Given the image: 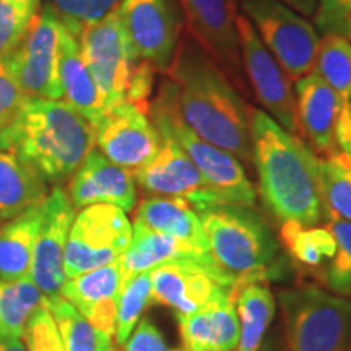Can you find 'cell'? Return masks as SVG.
<instances>
[{"label":"cell","mask_w":351,"mask_h":351,"mask_svg":"<svg viewBox=\"0 0 351 351\" xmlns=\"http://www.w3.org/2000/svg\"><path fill=\"white\" fill-rule=\"evenodd\" d=\"M166 75L176 85L184 124L202 140L251 165V109L234 83L191 34L179 39Z\"/></svg>","instance_id":"cell-1"},{"label":"cell","mask_w":351,"mask_h":351,"mask_svg":"<svg viewBox=\"0 0 351 351\" xmlns=\"http://www.w3.org/2000/svg\"><path fill=\"white\" fill-rule=\"evenodd\" d=\"M252 165L258 192L282 223L319 226L326 205L319 181V156L301 137L289 134L261 109H251Z\"/></svg>","instance_id":"cell-2"},{"label":"cell","mask_w":351,"mask_h":351,"mask_svg":"<svg viewBox=\"0 0 351 351\" xmlns=\"http://www.w3.org/2000/svg\"><path fill=\"white\" fill-rule=\"evenodd\" d=\"M95 145V127L62 99L26 96L0 132V148L15 153L46 184L72 178Z\"/></svg>","instance_id":"cell-3"},{"label":"cell","mask_w":351,"mask_h":351,"mask_svg":"<svg viewBox=\"0 0 351 351\" xmlns=\"http://www.w3.org/2000/svg\"><path fill=\"white\" fill-rule=\"evenodd\" d=\"M199 217L215 263L238 288L275 275L280 243L256 208L215 205Z\"/></svg>","instance_id":"cell-4"},{"label":"cell","mask_w":351,"mask_h":351,"mask_svg":"<svg viewBox=\"0 0 351 351\" xmlns=\"http://www.w3.org/2000/svg\"><path fill=\"white\" fill-rule=\"evenodd\" d=\"M150 119L158 134L169 135L194 161L207 186L217 195L219 205H243L256 208L257 192L238 158L202 140L184 124L178 109V93L171 80L161 83L152 103Z\"/></svg>","instance_id":"cell-5"},{"label":"cell","mask_w":351,"mask_h":351,"mask_svg":"<svg viewBox=\"0 0 351 351\" xmlns=\"http://www.w3.org/2000/svg\"><path fill=\"white\" fill-rule=\"evenodd\" d=\"M288 351H351V300L315 285L278 295Z\"/></svg>","instance_id":"cell-6"},{"label":"cell","mask_w":351,"mask_h":351,"mask_svg":"<svg viewBox=\"0 0 351 351\" xmlns=\"http://www.w3.org/2000/svg\"><path fill=\"white\" fill-rule=\"evenodd\" d=\"M245 19L291 80L313 72L319 33L280 0H238Z\"/></svg>","instance_id":"cell-7"},{"label":"cell","mask_w":351,"mask_h":351,"mask_svg":"<svg viewBox=\"0 0 351 351\" xmlns=\"http://www.w3.org/2000/svg\"><path fill=\"white\" fill-rule=\"evenodd\" d=\"M124 210L114 205H90L75 215L65 244V276L73 278L121 261L132 241Z\"/></svg>","instance_id":"cell-8"},{"label":"cell","mask_w":351,"mask_h":351,"mask_svg":"<svg viewBox=\"0 0 351 351\" xmlns=\"http://www.w3.org/2000/svg\"><path fill=\"white\" fill-rule=\"evenodd\" d=\"M59 16L51 2L36 13L15 51L5 57L13 80L25 96L44 99H62L59 80Z\"/></svg>","instance_id":"cell-9"},{"label":"cell","mask_w":351,"mask_h":351,"mask_svg":"<svg viewBox=\"0 0 351 351\" xmlns=\"http://www.w3.org/2000/svg\"><path fill=\"white\" fill-rule=\"evenodd\" d=\"M106 111L124 103L138 57L132 49L117 10L88 25L77 38Z\"/></svg>","instance_id":"cell-10"},{"label":"cell","mask_w":351,"mask_h":351,"mask_svg":"<svg viewBox=\"0 0 351 351\" xmlns=\"http://www.w3.org/2000/svg\"><path fill=\"white\" fill-rule=\"evenodd\" d=\"M236 26H238L243 69L251 82L257 101L265 108L263 112L269 114L271 119L278 122L289 134L301 137L291 78L267 49L251 21L241 13H238Z\"/></svg>","instance_id":"cell-11"},{"label":"cell","mask_w":351,"mask_h":351,"mask_svg":"<svg viewBox=\"0 0 351 351\" xmlns=\"http://www.w3.org/2000/svg\"><path fill=\"white\" fill-rule=\"evenodd\" d=\"M117 15L138 59L168 73L181 39V23L171 0H122Z\"/></svg>","instance_id":"cell-12"},{"label":"cell","mask_w":351,"mask_h":351,"mask_svg":"<svg viewBox=\"0 0 351 351\" xmlns=\"http://www.w3.org/2000/svg\"><path fill=\"white\" fill-rule=\"evenodd\" d=\"M187 32L212 57L228 78L244 90L236 0H178Z\"/></svg>","instance_id":"cell-13"},{"label":"cell","mask_w":351,"mask_h":351,"mask_svg":"<svg viewBox=\"0 0 351 351\" xmlns=\"http://www.w3.org/2000/svg\"><path fill=\"white\" fill-rule=\"evenodd\" d=\"M160 150L150 163L134 173L135 182L153 197L186 200L197 212L219 205L194 161L169 135L160 134Z\"/></svg>","instance_id":"cell-14"},{"label":"cell","mask_w":351,"mask_h":351,"mask_svg":"<svg viewBox=\"0 0 351 351\" xmlns=\"http://www.w3.org/2000/svg\"><path fill=\"white\" fill-rule=\"evenodd\" d=\"M95 132L98 150L109 161L132 173L150 163L161 145L148 109L127 101L104 112Z\"/></svg>","instance_id":"cell-15"},{"label":"cell","mask_w":351,"mask_h":351,"mask_svg":"<svg viewBox=\"0 0 351 351\" xmlns=\"http://www.w3.org/2000/svg\"><path fill=\"white\" fill-rule=\"evenodd\" d=\"M69 194L56 186L44 200L43 219L34 241L29 280L41 289L46 300L60 296L65 280V244L75 218Z\"/></svg>","instance_id":"cell-16"},{"label":"cell","mask_w":351,"mask_h":351,"mask_svg":"<svg viewBox=\"0 0 351 351\" xmlns=\"http://www.w3.org/2000/svg\"><path fill=\"white\" fill-rule=\"evenodd\" d=\"M67 194L75 210L114 205L129 213L137 205V182L132 171L112 163L93 148L70 178Z\"/></svg>","instance_id":"cell-17"},{"label":"cell","mask_w":351,"mask_h":351,"mask_svg":"<svg viewBox=\"0 0 351 351\" xmlns=\"http://www.w3.org/2000/svg\"><path fill=\"white\" fill-rule=\"evenodd\" d=\"M152 302L168 306L176 315H187L207 306L215 296L234 289L197 262L161 263L150 270Z\"/></svg>","instance_id":"cell-18"},{"label":"cell","mask_w":351,"mask_h":351,"mask_svg":"<svg viewBox=\"0 0 351 351\" xmlns=\"http://www.w3.org/2000/svg\"><path fill=\"white\" fill-rule=\"evenodd\" d=\"M295 96L301 138L320 158L339 152L337 130L348 99L337 95L314 70L296 80Z\"/></svg>","instance_id":"cell-19"},{"label":"cell","mask_w":351,"mask_h":351,"mask_svg":"<svg viewBox=\"0 0 351 351\" xmlns=\"http://www.w3.org/2000/svg\"><path fill=\"white\" fill-rule=\"evenodd\" d=\"M124 278L119 261L65 280L60 296L69 301L91 326L116 335L117 304Z\"/></svg>","instance_id":"cell-20"},{"label":"cell","mask_w":351,"mask_h":351,"mask_svg":"<svg viewBox=\"0 0 351 351\" xmlns=\"http://www.w3.org/2000/svg\"><path fill=\"white\" fill-rule=\"evenodd\" d=\"M234 291L226 289L207 306L187 315H176L186 351H234L239 340V317Z\"/></svg>","instance_id":"cell-21"},{"label":"cell","mask_w":351,"mask_h":351,"mask_svg":"<svg viewBox=\"0 0 351 351\" xmlns=\"http://www.w3.org/2000/svg\"><path fill=\"white\" fill-rule=\"evenodd\" d=\"M178 261L200 263L205 269L213 271L226 285H230L232 288L238 287L230 276L219 270L212 256H205V254L195 251L194 247L181 243V241L143 226L134 225L132 241L125 254L121 257L119 263L122 269V278H124L125 283L132 276L143 274V271H150L155 267L161 265V263Z\"/></svg>","instance_id":"cell-22"},{"label":"cell","mask_w":351,"mask_h":351,"mask_svg":"<svg viewBox=\"0 0 351 351\" xmlns=\"http://www.w3.org/2000/svg\"><path fill=\"white\" fill-rule=\"evenodd\" d=\"M59 80L62 101L82 114L91 125H96L106 112L103 98L90 69L83 59L77 38L60 26L59 38Z\"/></svg>","instance_id":"cell-23"},{"label":"cell","mask_w":351,"mask_h":351,"mask_svg":"<svg viewBox=\"0 0 351 351\" xmlns=\"http://www.w3.org/2000/svg\"><path fill=\"white\" fill-rule=\"evenodd\" d=\"M134 225L163 232L191 245L205 256H212L199 212L186 200L168 199V197L145 199L140 202L135 212Z\"/></svg>","instance_id":"cell-24"},{"label":"cell","mask_w":351,"mask_h":351,"mask_svg":"<svg viewBox=\"0 0 351 351\" xmlns=\"http://www.w3.org/2000/svg\"><path fill=\"white\" fill-rule=\"evenodd\" d=\"M44 202L33 205L0 226V280L29 278L33 249L43 219Z\"/></svg>","instance_id":"cell-25"},{"label":"cell","mask_w":351,"mask_h":351,"mask_svg":"<svg viewBox=\"0 0 351 351\" xmlns=\"http://www.w3.org/2000/svg\"><path fill=\"white\" fill-rule=\"evenodd\" d=\"M47 197V184L15 153L0 148V219H12Z\"/></svg>","instance_id":"cell-26"},{"label":"cell","mask_w":351,"mask_h":351,"mask_svg":"<svg viewBox=\"0 0 351 351\" xmlns=\"http://www.w3.org/2000/svg\"><path fill=\"white\" fill-rule=\"evenodd\" d=\"M239 340L234 351H258L275 317V296L267 283H245L236 288Z\"/></svg>","instance_id":"cell-27"},{"label":"cell","mask_w":351,"mask_h":351,"mask_svg":"<svg viewBox=\"0 0 351 351\" xmlns=\"http://www.w3.org/2000/svg\"><path fill=\"white\" fill-rule=\"evenodd\" d=\"M44 300L46 296L29 278L0 280V339H23L26 324Z\"/></svg>","instance_id":"cell-28"},{"label":"cell","mask_w":351,"mask_h":351,"mask_svg":"<svg viewBox=\"0 0 351 351\" xmlns=\"http://www.w3.org/2000/svg\"><path fill=\"white\" fill-rule=\"evenodd\" d=\"M59 328L65 351H114V337L91 326L62 296L44 300Z\"/></svg>","instance_id":"cell-29"},{"label":"cell","mask_w":351,"mask_h":351,"mask_svg":"<svg viewBox=\"0 0 351 351\" xmlns=\"http://www.w3.org/2000/svg\"><path fill=\"white\" fill-rule=\"evenodd\" d=\"M319 181L327 217L351 223V156L335 152L319 158Z\"/></svg>","instance_id":"cell-30"},{"label":"cell","mask_w":351,"mask_h":351,"mask_svg":"<svg viewBox=\"0 0 351 351\" xmlns=\"http://www.w3.org/2000/svg\"><path fill=\"white\" fill-rule=\"evenodd\" d=\"M282 239L291 257L307 269H322L337 252V241L330 228L301 226L296 223H283Z\"/></svg>","instance_id":"cell-31"},{"label":"cell","mask_w":351,"mask_h":351,"mask_svg":"<svg viewBox=\"0 0 351 351\" xmlns=\"http://www.w3.org/2000/svg\"><path fill=\"white\" fill-rule=\"evenodd\" d=\"M314 72L343 99L351 101V41L322 36L314 60Z\"/></svg>","instance_id":"cell-32"},{"label":"cell","mask_w":351,"mask_h":351,"mask_svg":"<svg viewBox=\"0 0 351 351\" xmlns=\"http://www.w3.org/2000/svg\"><path fill=\"white\" fill-rule=\"evenodd\" d=\"M326 223L335 236L337 252L317 270L319 282L333 295L351 300V223L335 217H327Z\"/></svg>","instance_id":"cell-33"},{"label":"cell","mask_w":351,"mask_h":351,"mask_svg":"<svg viewBox=\"0 0 351 351\" xmlns=\"http://www.w3.org/2000/svg\"><path fill=\"white\" fill-rule=\"evenodd\" d=\"M152 304V280L150 271H143L122 285L119 304H117L116 335L114 340L122 346L137 327L143 311Z\"/></svg>","instance_id":"cell-34"},{"label":"cell","mask_w":351,"mask_h":351,"mask_svg":"<svg viewBox=\"0 0 351 351\" xmlns=\"http://www.w3.org/2000/svg\"><path fill=\"white\" fill-rule=\"evenodd\" d=\"M39 0H0V57L10 56L32 26Z\"/></svg>","instance_id":"cell-35"},{"label":"cell","mask_w":351,"mask_h":351,"mask_svg":"<svg viewBox=\"0 0 351 351\" xmlns=\"http://www.w3.org/2000/svg\"><path fill=\"white\" fill-rule=\"evenodd\" d=\"M122 0H51L60 23L72 36L78 38L88 25L117 10Z\"/></svg>","instance_id":"cell-36"},{"label":"cell","mask_w":351,"mask_h":351,"mask_svg":"<svg viewBox=\"0 0 351 351\" xmlns=\"http://www.w3.org/2000/svg\"><path fill=\"white\" fill-rule=\"evenodd\" d=\"M23 339L28 351H65L59 328L46 304L39 307L28 320Z\"/></svg>","instance_id":"cell-37"},{"label":"cell","mask_w":351,"mask_h":351,"mask_svg":"<svg viewBox=\"0 0 351 351\" xmlns=\"http://www.w3.org/2000/svg\"><path fill=\"white\" fill-rule=\"evenodd\" d=\"M315 32L351 41V0H319L314 12Z\"/></svg>","instance_id":"cell-38"},{"label":"cell","mask_w":351,"mask_h":351,"mask_svg":"<svg viewBox=\"0 0 351 351\" xmlns=\"http://www.w3.org/2000/svg\"><path fill=\"white\" fill-rule=\"evenodd\" d=\"M25 98L7 67L5 57H0V132L15 119Z\"/></svg>","instance_id":"cell-39"},{"label":"cell","mask_w":351,"mask_h":351,"mask_svg":"<svg viewBox=\"0 0 351 351\" xmlns=\"http://www.w3.org/2000/svg\"><path fill=\"white\" fill-rule=\"evenodd\" d=\"M124 351H186L184 348H173L158 330L150 319H142L130 333L124 345Z\"/></svg>","instance_id":"cell-40"},{"label":"cell","mask_w":351,"mask_h":351,"mask_svg":"<svg viewBox=\"0 0 351 351\" xmlns=\"http://www.w3.org/2000/svg\"><path fill=\"white\" fill-rule=\"evenodd\" d=\"M155 73L156 69L152 64L142 59L138 60L130 75L129 88H127V103L137 104V106L143 109H150L148 98L152 96L153 85H155Z\"/></svg>","instance_id":"cell-41"},{"label":"cell","mask_w":351,"mask_h":351,"mask_svg":"<svg viewBox=\"0 0 351 351\" xmlns=\"http://www.w3.org/2000/svg\"><path fill=\"white\" fill-rule=\"evenodd\" d=\"M285 5H288L291 10H295L302 16L314 15L315 8H317L319 0H280Z\"/></svg>","instance_id":"cell-42"},{"label":"cell","mask_w":351,"mask_h":351,"mask_svg":"<svg viewBox=\"0 0 351 351\" xmlns=\"http://www.w3.org/2000/svg\"><path fill=\"white\" fill-rule=\"evenodd\" d=\"M258 351H285V345L278 335L271 333L267 339H263Z\"/></svg>","instance_id":"cell-43"},{"label":"cell","mask_w":351,"mask_h":351,"mask_svg":"<svg viewBox=\"0 0 351 351\" xmlns=\"http://www.w3.org/2000/svg\"><path fill=\"white\" fill-rule=\"evenodd\" d=\"M0 351H28L21 339H0Z\"/></svg>","instance_id":"cell-44"}]
</instances>
